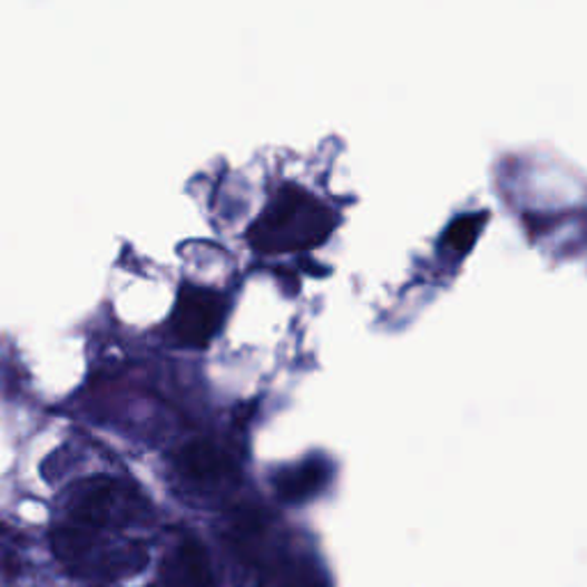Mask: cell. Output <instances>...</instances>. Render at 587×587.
<instances>
[{
    "mask_svg": "<svg viewBox=\"0 0 587 587\" xmlns=\"http://www.w3.org/2000/svg\"><path fill=\"white\" fill-rule=\"evenodd\" d=\"M333 227L335 216L317 195L299 184H285L253 221L246 237L260 253L283 255L324 244Z\"/></svg>",
    "mask_w": 587,
    "mask_h": 587,
    "instance_id": "1",
    "label": "cell"
},
{
    "mask_svg": "<svg viewBox=\"0 0 587 587\" xmlns=\"http://www.w3.org/2000/svg\"><path fill=\"white\" fill-rule=\"evenodd\" d=\"M51 549L71 576L88 580H120L143 571L149 560L145 544L136 539L74 524L51 532Z\"/></svg>",
    "mask_w": 587,
    "mask_h": 587,
    "instance_id": "2",
    "label": "cell"
},
{
    "mask_svg": "<svg viewBox=\"0 0 587 587\" xmlns=\"http://www.w3.org/2000/svg\"><path fill=\"white\" fill-rule=\"evenodd\" d=\"M65 510L69 524L108 532L145 519L147 502L134 487L101 476L78 482L65 500Z\"/></svg>",
    "mask_w": 587,
    "mask_h": 587,
    "instance_id": "3",
    "label": "cell"
},
{
    "mask_svg": "<svg viewBox=\"0 0 587 587\" xmlns=\"http://www.w3.org/2000/svg\"><path fill=\"white\" fill-rule=\"evenodd\" d=\"M173 333L188 346H207L223 324V299L198 285H182L175 312Z\"/></svg>",
    "mask_w": 587,
    "mask_h": 587,
    "instance_id": "4",
    "label": "cell"
},
{
    "mask_svg": "<svg viewBox=\"0 0 587 587\" xmlns=\"http://www.w3.org/2000/svg\"><path fill=\"white\" fill-rule=\"evenodd\" d=\"M177 471L195 485H221L237 473L232 454L209 439H193L175 452Z\"/></svg>",
    "mask_w": 587,
    "mask_h": 587,
    "instance_id": "5",
    "label": "cell"
},
{
    "mask_svg": "<svg viewBox=\"0 0 587 587\" xmlns=\"http://www.w3.org/2000/svg\"><path fill=\"white\" fill-rule=\"evenodd\" d=\"M147 587H214L209 558L193 539L177 544Z\"/></svg>",
    "mask_w": 587,
    "mask_h": 587,
    "instance_id": "6",
    "label": "cell"
},
{
    "mask_svg": "<svg viewBox=\"0 0 587 587\" xmlns=\"http://www.w3.org/2000/svg\"><path fill=\"white\" fill-rule=\"evenodd\" d=\"M329 480V468L320 459H307L296 466H287L273 478L278 498L285 502H303L315 496Z\"/></svg>",
    "mask_w": 587,
    "mask_h": 587,
    "instance_id": "7",
    "label": "cell"
},
{
    "mask_svg": "<svg viewBox=\"0 0 587 587\" xmlns=\"http://www.w3.org/2000/svg\"><path fill=\"white\" fill-rule=\"evenodd\" d=\"M485 218H487V214H482V216H478V214H466V216L454 218L448 225L446 234H443V244L450 246L457 253L468 251V248L473 246V242L478 237V232H480Z\"/></svg>",
    "mask_w": 587,
    "mask_h": 587,
    "instance_id": "8",
    "label": "cell"
},
{
    "mask_svg": "<svg viewBox=\"0 0 587 587\" xmlns=\"http://www.w3.org/2000/svg\"><path fill=\"white\" fill-rule=\"evenodd\" d=\"M23 567L19 541L12 537L10 530H0V571L6 576H17Z\"/></svg>",
    "mask_w": 587,
    "mask_h": 587,
    "instance_id": "9",
    "label": "cell"
}]
</instances>
